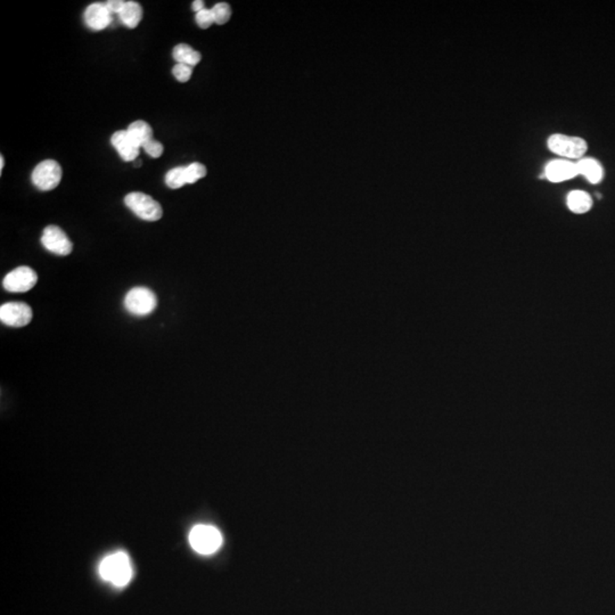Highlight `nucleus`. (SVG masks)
<instances>
[{"label": "nucleus", "instance_id": "nucleus-17", "mask_svg": "<svg viewBox=\"0 0 615 615\" xmlns=\"http://www.w3.org/2000/svg\"><path fill=\"white\" fill-rule=\"evenodd\" d=\"M128 133L143 149L145 144L153 140V129L145 121H135L128 127Z\"/></svg>", "mask_w": 615, "mask_h": 615}, {"label": "nucleus", "instance_id": "nucleus-21", "mask_svg": "<svg viewBox=\"0 0 615 615\" xmlns=\"http://www.w3.org/2000/svg\"><path fill=\"white\" fill-rule=\"evenodd\" d=\"M172 74L179 83H187L193 74V67L186 64H177L172 69Z\"/></svg>", "mask_w": 615, "mask_h": 615}, {"label": "nucleus", "instance_id": "nucleus-7", "mask_svg": "<svg viewBox=\"0 0 615 615\" xmlns=\"http://www.w3.org/2000/svg\"><path fill=\"white\" fill-rule=\"evenodd\" d=\"M38 275L30 267H19L7 273L3 280V289L12 293H24L35 287Z\"/></svg>", "mask_w": 615, "mask_h": 615}, {"label": "nucleus", "instance_id": "nucleus-26", "mask_svg": "<svg viewBox=\"0 0 615 615\" xmlns=\"http://www.w3.org/2000/svg\"><path fill=\"white\" fill-rule=\"evenodd\" d=\"M3 165H5V160H3V156H0V172L3 171Z\"/></svg>", "mask_w": 615, "mask_h": 615}, {"label": "nucleus", "instance_id": "nucleus-10", "mask_svg": "<svg viewBox=\"0 0 615 615\" xmlns=\"http://www.w3.org/2000/svg\"><path fill=\"white\" fill-rule=\"evenodd\" d=\"M579 175L577 163L568 161V160H553L548 162L545 168V175L552 183H562V181L570 180L572 178Z\"/></svg>", "mask_w": 615, "mask_h": 615}, {"label": "nucleus", "instance_id": "nucleus-25", "mask_svg": "<svg viewBox=\"0 0 615 615\" xmlns=\"http://www.w3.org/2000/svg\"><path fill=\"white\" fill-rule=\"evenodd\" d=\"M205 7H204V1L202 0H196V1H194L193 3V10H195L196 13L201 12V10H204Z\"/></svg>", "mask_w": 615, "mask_h": 615}, {"label": "nucleus", "instance_id": "nucleus-2", "mask_svg": "<svg viewBox=\"0 0 615 615\" xmlns=\"http://www.w3.org/2000/svg\"><path fill=\"white\" fill-rule=\"evenodd\" d=\"M192 548L202 555H211L222 545V536L219 530L211 525H196L189 533Z\"/></svg>", "mask_w": 615, "mask_h": 615}, {"label": "nucleus", "instance_id": "nucleus-11", "mask_svg": "<svg viewBox=\"0 0 615 615\" xmlns=\"http://www.w3.org/2000/svg\"><path fill=\"white\" fill-rule=\"evenodd\" d=\"M111 143L124 161H136L137 156L140 155V146L131 138L127 130L113 133Z\"/></svg>", "mask_w": 615, "mask_h": 615}, {"label": "nucleus", "instance_id": "nucleus-22", "mask_svg": "<svg viewBox=\"0 0 615 615\" xmlns=\"http://www.w3.org/2000/svg\"><path fill=\"white\" fill-rule=\"evenodd\" d=\"M196 23L197 26L202 28V29H208L210 26H212L213 23H214V17H213L212 10H208V8H204V10H201L199 13H196Z\"/></svg>", "mask_w": 615, "mask_h": 615}, {"label": "nucleus", "instance_id": "nucleus-18", "mask_svg": "<svg viewBox=\"0 0 615 615\" xmlns=\"http://www.w3.org/2000/svg\"><path fill=\"white\" fill-rule=\"evenodd\" d=\"M165 184L171 189H178L185 185L189 184L187 167H178V168L171 169L165 176Z\"/></svg>", "mask_w": 615, "mask_h": 615}, {"label": "nucleus", "instance_id": "nucleus-12", "mask_svg": "<svg viewBox=\"0 0 615 615\" xmlns=\"http://www.w3.org/2000/svg\"><path fill=\"white\" fill-rule=\"evenodd\" d=\"M85 22L89 29L101 31L112 22V14L105 3H92L85 12Z\"/></svg>", "mask_w": 615, "mask_h": 615}, {"label": "nucleus", "instance_id": "nucleus-4", "mask_svg": "<svg viewBox=\"0 0 615 615\" xmlns=\"http://www.w3.org/2000/svg\"><path fill=\"white\" fill-rule=\"evenodd\" d=\"M124 203L140 219L145 221H158L163 214L161 204L146 194L133 192L128 194Z\"/></svg>", "mask_w": 615, "mask_h": 615}, {"label": "nucleus", "instance_id": "nucleus-19", "mask_svg": "<svg viewBox=\"0 0 615 615\" xmlns=\"http://www.w3.org/2000/svg\"><path fill=\"white\" fill-rule=\"evenodd\" d=\"M211 10H212L213 17H214V23L219 24V26L228 22L230 16H232V8L228 3H217L211 8Z\"/></svg>", "mask_w": 615, "mask_h": 615}, {"label": "nucleus", "instance_id": "nucleus-5", "mask_svg": "<svg viewBox=\"0 0 615 615\" xmlns=\"http://www.w3.org/2000/svg\"><path fill=\"white\" fill-rule=\"evenodd\" d=\"M158 298L147 287L131 289L124 298V308L129 314L135 316H147L155 310Z\"/></svg>", "mask_w": 615, "mask_h": 615}, {"label": "nucleus", "instance_id": "nucleus-1", "mask_svg": "<svg viewBox=\"0 0 615 615\" xmlns=\"http://www.w3.org/2000/svg\"><path fill=\"white\" fill-rule=\"evenodd\" d=\"M99 574L105 581L113 586H127L133 579V565L130 557L124 552H117L106 556L99 565Z\"/></svg>", "mask_w": 615, "mask_h": 615}, {"label": "nucleus", "instance_id": "nucleus-13", "mask_svg": "<svg viewBox=\"0 0 615 615\" xmlns=\"http://www.w3.org/2000/svg\"><path fill=\"white\" fill-rule=\"evenodd\" d=\"M579 175L584 176L591 184H600L604 179V168L598 160L582 158L577 162Z\"/></svg>", "mask_w": 615, "mask_h": 615}, {"label": "nucleus", "instance_id": "nucleus-16", "mask_svg": "<svg viewBox=\"0 0 615 615\" xmlns=\"http://www.w3.org/2000/svg\"><path fill=\"white\" fill-rule=\"evenodd\" d=\"M119 16L121 22L126 24L128 28L135 29L143 19V8L137 1H126L124 10H121Z\"/></svg>", "mask_w": 615, "mask_h": 615}, {"label": "nucleus", "instance_id": "nucleus-6", "mask_svg": "<svg viewBox=\"0 0 615 615\" xmlns=\"http://www.w3.org/2000/svg\"><path fill=\"white\" fill-rule=\"evenodd\" d=\"M32 183L40 191H51L62 180V168L54 160H44L32 172Z\"/></svg>", "mask_w": 615, "mask_h": 615}, {"label": "nucleus", "instance_id": "nucleus-24", "mask_svg": "<svg viewBox=\"0 0 615 615\" xmlns=\"http://www.w3.org/2000/svg\"><path fill=\"white\" fill-rule=\"evenodd\" d=\"M105 5L108 7V10L111 12V14H117L119 15L121 13V10H124L126 1H124V0H110Z\"/></svg>", "mask_w": 615, "mask_h": 615}, {"label": "nucleus", "instance_id": "nucleus-9", "mask_svg": "<svg viewBox=\"0 0 615 615\" xmlns=\"http://www.w3.org/2000/svg\"><path fill=\"white\" fill-rule=\"evenodd\" d=\"M42 244L46 250L58 255H69L74 248L72 242L63 229L54 225L48 226L44 229Z\"/></svg>", "mask_w": 615, "mask_h": 615}, {"label": "nucleus", "instance_id": "nucleus-8", "mask_svg": "<svg viewBox=\"0 0 615 615\" xmlns=\"http://www.w3.org/2000/svg\"><path fill=\"white\" fill-rule=\"evenodd\" d=\"M33 317L31 308L23 302H8L0 307V321L10 327L29 325Z\"/></svg>", "mask_w": 615, "mask_h": 615}, {"label": "nucleus", "instance_id": "nucleus-14", "mask_svg": "<svg viewBox=\"0 0 615 615\" xmlns=\"http://www.w3.org/2000/svg\"><path fill=\"white\" fill-rule=\"evenodd\" d=\"M566 203L572 212L584 214L593 208V199L587 192L573 191L568 194Z\"/></svg>", "mask_w": 615, "mask_h": 615}, {"label": "nucleus", "instance_id": "nucleus-3", "mask_svg": "<svg viewBox=\"0 0 615 615\" xmlns=\"http://www.w3.org/2000/svg\"><path fill=\"white\" fill-rule=\"evenodd\" d=\"M548 149L557 155L572 160H581L588 149L586 140L580 137L565 136L555 133L549 137Z\"/></svg>", "mask_w": 615, "mask_h": 615}, {"label": "nucleus", "instance_id": "nucleus-15", "mask_svg": "<svg viewBox=\"0 0 615 615\" xmlns=\"http://www.w3.org/2000/svg\"><path fill=\"white\" fill-rule=\"evenodd\" d=\"M174 60L177 64H186L189 67H194L200 63L202 55L199 51H195L189 44H179L174 48L172 51Z\"/></svg>", "mask_w": 615, "mask_h": 615}, {"label": "nucleus", "instance_id": "nucleus-27", "mask_svg": "<svg viewBox=\"0 0 615 615\" xmlns=\"http://www.w3.org/2000/svg\"><path fill=\"white\" fill-rule=\"evenodd\" d=\"M133 162H135V167H140V165H142V162H138V161H133Z\"/></svg>", "mask_w": 615, "mask_h": 615}, {"label": "nucleus", "instance_id": "nucleus-23", "mask_svg": "<svg viewBox=\"0 0 615 615\" xmlns=\"http://www.w3.org/2000/svg\"><path fill=\"white\" fill-rule=\"evenodd\" d=\"M143 149L153 159H159L160 156H162V154H163V151H165L163 145L155 140H152L149 143L145 144Z\"/></svg>", "mask_w": 615, "mask_h": 615}, {"label": "nucleus", "instance_id": "nucleus-20", "mask_svg": "<svg viewBox=\"0 0 615 615\" xmlns=\"http://www.w3.org/2000/svg\"><path fill=\"white\" fill-rule=\"evenodd\" d=\"M187 172L189 184L196 183L197 180H200L202 178L205 177L206 174H208L205 167L202 163H199V162H194V163L187 165Z\"/></svg>", "mask_w": 615, "mask_h": 615}]
</instances>
